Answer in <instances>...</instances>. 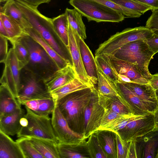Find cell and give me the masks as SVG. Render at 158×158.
Segmentation results:
<instances>
[{
	"instance_id": "cell-1",
	"label": "cell",
	"mask_w": 158,
	"mask_h": 158,
	"mask_svg": "<svg viewBox=\"0 0 158 158\" xmlns=\"http://www.w3.org/2000/svg\"><path fill=\"white\" fill-rule=\"evenodd\" d=\"M15 0L32 27L59 54L70 61L54 37V35L58 36L55 30L52 19L42 14L38 10L37 6L31 5L22 0Z\"/></svg>"
},
{
	"instance_id": "cell-2",
	"label": "cell",
	"mask_w": 158,
	"mask_h": 158,
	"mask_svg": "<svg viewBox=\"0 0 158 158\" xmlns=\"http://www.w3.org/2000/svg\"><path fill=\"white\" fill-rule=\"evenodd\" d=\"M154 55L144 40H139L125 44L113 56L136 65L143 76L149 81L152 74L149 71L148 65Z\"/></svg>"
},
{
	"instance_id": "cell-3",
	"label": "cell",
	"mask_w": 158,
	"mask_h": 158,
	"mask_svg": "<svg viewBox=\"0 0 158 158\" xmlns=\"http://www.w3.org/2000/svg\"><path fill=\"white\" fill-rule=\"evenodd\" d=\"M26 112L21 121V127L18 138L37 137L58 142L55 135L49 116L37 114L26 106Z\"/></svg>"
},
{
	"instance_id": "cell-4",
	"label": "cell",
	"mask_w": 158,
	"mask_h": 158,
	"mask_svg": "<svg viewBox=\"0 0 158 158\" xmlns=\"http://www.w3.org/2000/svg\"><path fill=\"white\" fill-rule=\"evenodd\" d=\"M21 40L29 52V70L44 79L58 69L42 47L30 36L22 37Z\"/></svg>"
},
{
	"instance_id": "cell-5",
	"label": "cell",
	"mask_w": 158,
	"mask_h": 158,
	"mask_svg": "<svg viewBox=\"0 0 158 158\" xmlns=\"http://www.w3.org/2000/svg\"><path fill=\"white\" fill-rule=\"evenodd\" d=\"M153 34L151 30L145 26L126 28L117 32L100 44L95 51V55L104 54L113 56L127 44L137 40L146 39Z\"/></svg>"
},
{
	"instance_id": "cell-6",
	"label": "cell",
	"mask_w": 158,
	"mask_h": 158,
	"mask_svg": "<svg viewBox=\"0 0 158 158\" xmlns=\"http://www.w3.org/2000/svg\"><path fill=\"white\" fill-rule=\"evenodd\" d=\"M69 2L88 22L119 23L125 18L118 11L91 0H69Z\"/></svg>"
},
{
	"instance_id": "cell-7",
	"label": "cell",
	"mask_w": 158,
	"mask_h": 158,
	"mask_svg": "<svg viewBox=\"0 0 158 158\" xmlns=\"http://www.w3.org/2000/svg\"><path fill=\"white\" fill-rule=\"evenodd\" d=\"M127 153L129 158H158V130L130 141Z\"/></svg>"
},
{
	"instance_id": "cell-8",
	"label": "cell",
	"mask_w": 158,
	"mask_h": 158,
	"mask_svg": "<svg viewBox=\"0 0 158 158\" xmlns=\"http://www.w3.org/2000/svg\"><path fill=\"white\" fill-rule=\"evenodd\" d=\"M0 79L1 85L6 87L17 98L21 88V69L14 48H11L5 62Z\"/></svg>"
},
{
	"instance_id": "cell-9",
	"label": "cell",
	"mask_w": 158,
	"mask_h": 158,
	"mask_svg": "<svg viewBox=\"0 0 158 158\" xmlns=\"http://www.w3.org/2000/svg\"><path fill=\"white\" fill-rule=\"evenodd\" d=\"M41 79H43L31 72L24 81H21L17 99L21 104L29 101L52 98L44 81H40Z\"/></svg>"
},
{
	"instance_id": "cell-10",
	"label": "cell",
	"mask_w": 158,
	"mask_h": 158,
	"mask_svg": "<svg viewBox=\"0 0 158 158\" xmlns=\"http://www.w3.org/2000/svg\"><path fill=\"white\" fill-rule=\"evenodd\" d=\"M155 123L153 113L140 116L129 122L119 130L118 134L122 139L130 142L153 130Z\"/></svg>"
},
{
	"instance_id": "cell-11",
	"label": "cell",
	"mask_w": 158,
	"mask_h": 158,
	"mask_svg": "<svg viewBox=\"0 0 158 158\" xmlns=\"http://www.w3.org/2000/svg\"><path fill=\"white\" fill-rule=\"evenodd\" d=\"M52 114V124L58 142L74 143L85 139L82 135L75 132L70 128L56 102Z\"/></svg>"
},
{
	"instance_id": "cell-12",
	"label": "cell",
	"mask_w": 158,
	"mask_h": 158,
	"mask_svg": "<svg viewBox=\"0 0 158 158\" xmlns=\"http://www.w3.org/2000/svg\"><path fill=\"white\" fill-rule=\"evenodd\" d=\"M105 110L99 100L98 92L86 106L85 112L83 137L86 139L100 127Z\"/></svg>"
},
{
	"instance_id": "cell-13",
	"label": "cell",
	"mask_w": 158,
	"mask_h": 158,
	"mask_svg": "<svg viewBox=\"0 0 158 158\" xmlns=\"http://www.w3.org/2000/svg\"><path fill=\"white\" fill-rule=\"evenodd\" d=\"M69 45L68 49L77 77L90 86H95L87 75L82 62L79 46L80 37L68 23Z\"/></svg>"
},
{
	"instance_id": "cell-14",
	"label": "cell",
	"mask_w": 158,
	"mask_h": 158,
	"mask_svg": "<svg viewBox=\"0 0 158 158\" xmlns=\"http://www.w3.org/2000/svg\"><path fill=\"white\" fill-rule=\"evenodd\" d=\"M97 92V89L93 94L76 104L64 114H62L69 127L75 132L83 135L85 110L90 101Z\"/></svg>"
},
{
	"instance_id": "cell-15",
	"label": "cell",
	"mask_w": 158,
	"mask_h": 158,
	"mask_svg": "<svg viewBox=\"0 0 158 158\" xmlns=\"http://www.w3.org/2000/svg\"><path fill=\"white\" fill-rule=\"evenodd\" d=\"M122 83L143 101L150 112L154 113L158 108V101L156 90L149 84H141L133 82Z\"/></svg>"
},
{
	"instance_id": "cell-16",
	"label": "cell",
	"mask_w": 158,
	"mask_h": 158,
	"mask_svg": "<svg viewBox=\"0 0 158 158\" xmlns=\"http://www.w3.org/2000/svg\"><path fill=\"white\" fill-rule=\"evenodd\" d=\"M77 77L74 67L71 64L59 69L45 78L44 82L48 91L51 92L70 82Z\"/></svg>"
},
{
	"instance_id": "cell-17",
	"label": "cell",
	"mask_w": 158,
	"mask_h": 158,
	"mask_svg": "<svg viewBox=\"0 0 158 158\" xmlns=\"http://www.w3.org/2000/svg\"><path fill=\"white\" fill-rule=\"evenodd\" d=\"M109 56L112 63L118 74L126 76L132 82L141 84H149V81L143 76L136 65L117 59L113 56Z\"/></svg>"
},
{
	"instance_id": "cell-18",
	"label": "cell",
	"mask_w": 158,
	"mask_h": 158,
	"mask_svg": "<svg viewBox=\"0 0 158 158\" xmlns=\"http://www.w3.org/2000/svg\"><path fill=\"white\" fill-rule=\"evenodd\" d=\"M115 84L133 114L142 116L151 113L143 101L124 85L118 82Z\"/></svg>"
},
{
	"instance_id": "cell-19",
	"label": "cell",
	"mask_w": 158,
	"mask_h": 158,
	"mask_svg": "<svg viewBox=\"0 0 158 158\" xmlns=\"http://www.w3.org/2000/svg\"><path fill=\"white\" fill-rule=\"evenodd\" d=\"M57 148L60 158H90L85 139L74 143L58 142Z\"/></svg>"
},
{
	"instance_id": "cell-20",
	"label": "cell",
	"mask_w": 158,
	"mask_h": 158,
	"mask_svg": "<svg viewBox=\"0 0 158 158\" xmlns=\"http://www.w3.org/2000/svg\"><path fill=\"white\" fill-rule=\"evenodd\" d=\"M24 30L29 36L42 47L58 69L64 68L69 64H72L69 60L59 54L33 28H27Z\"/></svg>"
},
{
	"instance_id": "cell-21",
	"label": "cell",
	"mask_w": 158,
	"mask_h": 158,
	"mask_svg": "<svg viewBox=\"0 0 158 158\" xmlns=\"http://www.w3.org/2000/svg\"><path fill=\"white\" fill-rule=\"evenodd\" d=\"M97 89L94 86L77 90L56 101V103L64 114L75 104L93 94Z\"/></svg>"
},
{
	"instance_id": "cell-22",
	"label": "cell",
	"mask_w": 158,
	"mask_h": 158,
	"mask_svg": "<svg viewBox=\"0 0 158 158\" xmlns=\"http://www.w3.org/2000/svg\"><path fill=\"white\" fill-rule=\"evenodd\" d=\"M96 65L98 76L97 90L99 94L104 97L119 100L127 106L120 95L115 84L106 76L98 66Z\"/></svg>"
},
{
	"instance_id": "cell-23",
	"label": "cell",
	"mask_w": 158,
	"mask_h": 158,
	"mask_svg": "<svg viewBox=\"0 0 158 158\" xmlns=\"http://www.w3.org/2000/svg\"><path fill=\"white\" fill-rule=\"evenodd\" d=\"M79 46L85 69L90 81L95 85L98 82L97 68L95 57L84 40L81 37Z\"/></svg>"
},
{
	"instance_id": "cell-24",
	"label": "cell",
	"mask_w": 158,
	"mask_h": 158,
	"mask_svg": "<svg viewBox=\"0 0 158 158\" xmlns=\"http://www.w3.org/2000/svg\"><path fill=\"white\" fill-rule=\"evenodd\" d=\"M18 99L5 86L0 87V117L10 114L21 109Z\"/></svg>"
},
{
	"instance_id": "cell-25",
	"label": "cell",
	"mask_w": 158,
	"mask_h": 158,
	"mask_svg": "<svg viewBox=\"0 0 158 158\" xmlns=\"http://www.w3.org/2000/svg\"><path fill=\"white\" fill-rule=\"evenodd\" d=\"M25 113L21 108L15 113L0 117V130L9 135H17L21 127V120Z\"/></svg>"
},
{
	"instance_id": "cell-26",
	"label": "cell",
	"mask_w": 158,
	"mask_h": 158,
	"mask_svg": "<svg viewBox=\"0 0 158 158\" xmlns=\"http://www.w3.org/2000/svg\"><path fill=\"white\" fill-rule=\"evenodd\" d=\"M0 158H25L19 144L0 130Z\"/></svg>"
},
{
	"instance_id": "cell-27",
	"label": "cell",
	"mask_w": 158,
	"mask_h": 158,
	"mask_svg": "<svg viewBox=\"0 0 158 158\" xmlns=\"http://www.w3.org/2000/svg\"><path fill=\"white\" fill-rule=\"evenodd\" d=\"M28 138L44 158H60L57 148L58 143L56 142L37 137H31Z\"/></svg>"
},
{
	"instance_id": "cell-28",
	"label": "cell",
	"mask_w": 158,
	"mask_h": 158,
	"mask_svg": "<svg viewBox=\"0 0 158 158\" xmlns=\"http://www.w3.org/2000/svg\"><path fill=\"white\" fill-rule=\"evenodd\" d=\"M94 133L108 158H117L116 133L105 130H98Z\"/></svg>"
},
{
	"instance_id": "cell-29",
	"label": "cell",
	"mask_w": 158,
	"mask_h": 158,
	"mask_svg": "<svg viewBox=\"0 0 158 158\" xmlns=\"http://www.w3.org/2000/svg\"><path fill=\"white\" fill-rule=\"evenodd\" d=\"M56 101L52 98L32 100L22 103L35 113L44 116H49L54 108Z\"/></svg>"
},
{
	"instance_id": "cell-30",
	"label": "cell",
	"mask_w": 158,
	"mask_h": 158,
	"mask_svg": "<svg viewBox=\"0 0 158 158\" xmlns=\"http://www.w3.org/2000/svg\"><path fill=\"white\" fill-rule=\"evenodd\" d=\"M0 20L6 29L8 40L11 44L22 37L29 35L20 25L12 18L0 13Z\"/></svg>"
},
{
	"instance_id": "cell-31",
	"label": "cell",
	"mask_w": 158,
	"mask_h": 158,
	"mask_svg": "<svg viewBox=\"0 0 158 158\" xmlns=\"http://www.w3.org/2000/svg\"><path fill=\"white\" fill-rule=\"evenodd\" d=\"M0 13L12 18L17 21L24 29L32 27L16 4L15 0H8L0 7Z\"/></svg>"
},
{
	"instance_id": "cell-32",
	"label": "cell",
	"mask_w": 158,
	"mask_h": 158,
	"mask_svg": "<svg viewBox=\"0 0 158 158\" xmlns=\"http://www.w3.org/2000/svg\"><path fill=\"white\" fill-rule=\"evenodd\" d=\"M91 87L94 86L88 85L76 77L72 81L50 93L52 98L56 101L73 92Z\"/></svg>"
},
{
	"instance_id": "cell-33",
	"label": "cell",
	"mask_w": 158,
	"mask_h": 158,
	"mask_svg": "<svg viewBox=\"0 0 158 158\" xmlns=\"http://www.w3.org/2000/svg\"><path fill=\"white\" fill-rule=\"evenodd\" d=\"M96 65L114 84L118 81V74L111 61L109 55L102 54L95 56Z\"/></svg>"
},
{
	"instance_id": "cell-34",
	"label": "cell",
	"mask_w": 158,
	"mask_h": 158,
	"mask_svg": "<svg viewBox=\"0 0 158 158\" xmlns=\"http://www.w3.org/2000/svg\"><path fill=\"white\" fill-rule=\"evenodd\" d=\"M52 21L58 37L68 49L69 45L68 21L66 13H64L52 19Z\"/></svg>"
},
{
	"instance_id": "cell-35",
	"label": "cell",
	"mask_w": 158,
	"mask_h": 158,
	"mask_svg": "<svg viewBox=\"0 0 158 158\" xmlns=\"http://www.w3.org/2000/svg\"><path fill=\"white\" fill-rule=\"evenodd\" d=\"M66 13L69 24L83 40L86 38V27L82 19V15L75 9L66 8Z\"/></svg>"
},
{
	"instance_id": "cell-36",
	"label": "cell",
	"mask_w": 158,
	"mask_h": 158,
	"mask_svg": "<svg viewBox=\"0 0 158 158\" xmlns=\"http://www.w3.org/2000/svg\"><path fill=\"white\" fill-rule=\"evenodd\" d=\"M99 101L105 109L122 115H133L128 106L119 100L104 97L98 94Z\"/></svg>"
},
{
	"instance_id": "cell-37",
	"label": "cell",
	"mask_w": 158,
	"mask_h": 158,
	"mask_svg": "<svg viewBox=\"0 0 158 158\" xmlns=\"http://www.w3.org/2000/svg\"><path fill=\"white\" fill-rule=\"evenodd\" d=\"M86 141L90 158H108L95 133L91 134Z\"/></svg>"
},
{
	"instance_id": "cell-38",
	"label": "cell",
	"mask_w": 158,
	"mask_h": 158,
	"mask_svg": "<svg viewBox=\"0 0 158 158\" xmlns=\"http://www.w3.org/2000/svg\"><path fill=\"white\" fill-rule=\"evenodd\" d=\"M140 116L134 115H125L117 118L100 127L98 130H105L112 131L117 134L129 122L137 118Z\"/></svg>"
},
{
	"instance_id": "cell-39",
	"label": "cell",
	"mask_w": 158,
	"mask_h": 158,
	"mask_svg": "<svg viewBox=\"0 0 158 158\" xmlns=\"http://www.w3.org/2000/svg\"><path fill=\"white\" fill-rule=\"evenodd\" d=\"M25 158H44L33 145L27 137L19 138L16 140Z\"/></svg>"
},
{
	"instance_id": "cell-40",
	"label": "cell",
	"mask_w": 158,
	"mask_h": 158,
	"mask_svg": "<svg viewBox=\"0 0 158 158\" xmlns=\"http://www.w3.org/2000/svg\"><path fill=\"white\" fill-rule=\"evenodd\" d=\"M97 2L122 14L126 18H135L141 16L142 14L122 6L110 0H91Z\"/></svg>"
},
{
	"instance_id": "cell-41",
	"label": "cell",
	"mask_w": 158,
	"mask_h": 158,
	"mask_svg": "<svg viewBox=\"0 0 158 158\" xmlns=\"http://www.w3.org/2000/svg\"><path fill=\"white\" fill-rule=\"evenodd\" d=\"M11 44L14 48L20 67L22 69L29 62V56L28 52L22 42L21 39L14 42Z\"/></svg>"
},
{
	"instance_id": "cell-42",
	"label": "cell",
	"mask_w": 158,
	"mask_h": 158,
	"mask_svg": "<svg viewBox=\"0 0 158 158\" xmlns=\"http://www.w3.org/2000/svg\"><path fill=\"white\" fill-rule=\"evenodd\" d=\"M114 3L131 10L143 14L152 8L134 0H110Z\"/></svg>"
},
{
	"instance_id": "cell-43",
	"label": "cell",
	"mask_w": 158,
	"mask_h": 158,
	"mask_svg": "<svg viewBox=\"0 0 158 158\" xmlns=\"http://www.w3.org/2000/svg\"><path fill=\"white\" fill-rule=\"evenodd\" d=\"M117 158H127L130 142L122 139L120 136L116 133Z\"/></svg>"
},
{
	"instance_id": "cell-44",
	"label": "cell",
	"mask_w": 158,
	"mask_h": 158,
	"mask_svg": "<svg viewBox=\"0 0 158 158\" xmlns=\"http://www.w3.org/2000/svg\"><path fill=\"white\" fill-rule=\"evenodd\" d=\"M8 39L0 35V62L4 63L7 57L8 51Z\"/></svg>"
},
{
	"instance_id": "cell-45",
	"label": "cell",
	"mask_w": 158,
	"mask_h": 158,
	"mask_svg": "<svg viewBox=\"0 0 158 158\" xmlns=\"http://www.w3.org/2000/svg\"><path fill=\"white\" fill-rule=\"evenodd\" d=\"M151 10L152 13L147 20L145 27L153 31L158 30V9Z\"/></svg>"
},
{
	"instance_id": "cell-46",
	"label": "cell",
	"mask_w": 158,
	"mask_h": 158,
	"mask_svg": "<svg viewBox=\"0 0 158 158\" xmlns=\"http://www.w3.org/2000/svg\"><path fill=\"white\" fill-rule=\"evenodd\" d=\"M105 111L104 115L102 120L101 126L99 128L109 122L117 118L124 116L128 115L119 114L110 110L107 109H105Z\"/></svg>"
},
{
	"instance_id": "cell-47",
	"label": "cell",
	"mask_w": 158,
	"mask_h": 158,
	"mask_svg": "<svg viewBox=\"0 0 158 158\" xmlns=\"http://www.w3.org/2000/svg\"><path fill=\"white\" fill-rule=\"evenodd\" d=\"M154 54L158 52V35L154 34L144 40Z\"/></svg>"
},
{
	"instance_id": "cell-48",
	"label": "cell",
	"mask_w": 158,
	"mask_h": 158,
	"mask_svg": "<svg viewBox=\"0 0 158 158\" xmlns=\"http://www.w3.org/2000/svg\"><path fill=\"white\" fill-rule=\"evenodd\" d=\"M134 0L151 7L152 10L158 9V0Z\"/></svg>"
},
{
	"instance_id": "cell-49",
	"label": "cell",
	"mask_w": 158,
	"mask_h": 158,
	"mask_svg": "<svg viewBox=\"0 0 158 158\" xmlns=\"http://www.w3.org/2000/svg\"><path fill=\"white\" fill-rule=\"evenodd\" d=\"M149 84L155 90L158 89V73L152 75Z\"/></svg>"
},
{
	"instance_id": "cell-50",
	"label": "cell",
	"mask_w": 158,
	"mask_h": 158,
	"mask_svg": "<svg viewBox=\"0 0 158 158\" xmlns=\"http://www.w3.org/2000/svg\"><path fill=\"white\" fill-rule=\"evenodd\" d=\"M29 4L38 6L43 3H48L51 0H22Z\"/></svg>"
},
{
	"instance_id": "cell-51",
	"label": "cell",
	"mask_w": 158,
	"mask_h": 158,
	"mask_svg": "<svg viewBox=\"0 0 158 158\" xmlns=\"http://www.w3.org/2000/svg\"><path fill=\"white\" fill-rule=\"evenodd\" d=\"M0 35L8 39V36L5 27L2 22L0 20Z\"/></svg>"
},
{
	"instance_id": "cell-52",
	"label": "cell",
	"mask_w": 158,
	"mask_h": 158,
	"mask_svg": "<svg viewBox=\"0 0 158 158\" xmlns=\"http://www.w3.org/2000/svg\"><path fill=\"white\" fill-rule=\"evenodd\" d=\"M155 127L153 130H158V108L153 113Z\"/></svg>"
},
{
	"instance_id": "cell-53",
	"label": "cell",
	"mask_w": 158,
	"mask_h": 158,
	"mask_svg": "<svg viewBox=\"0 0 158 158\" xmlns=\"http://www.w3.org/2000/svg\"><path fill=\"white\" fill-rule=\"evenodd\" d=\"M154 34L158 35V30L152 31Z\"/></svg>"
},
{
	"instance_id": "cell-54",
	"label": "cell",
	"mask_w": 158,
	"mask_h": 158,
	"mask_svg": "<svg viewBox=\"0 0 158 158\" xmlns=\"http://www.w3.org/2000/svg\"><path fill=\"white\" fill-rule=\"evenodd\" d=\"M156 93L157 99V100L158 101V89H157L156 90Z\"/></svg>"
},
{
	"instance_id": "cell-55",
	"label": "cell",
	"mask_w": 158,
	"mask_h": 158,
	"mask_svg": "<svg viewBox=\"0 0 158 158\" xmlns=\"http://www.w3.org/2000/svg\"><path fill=\"white\" fill-rule=\"evenodd\" d=\"M8 0H0V2H6Z\"/></svg>"
}]
</instances>
